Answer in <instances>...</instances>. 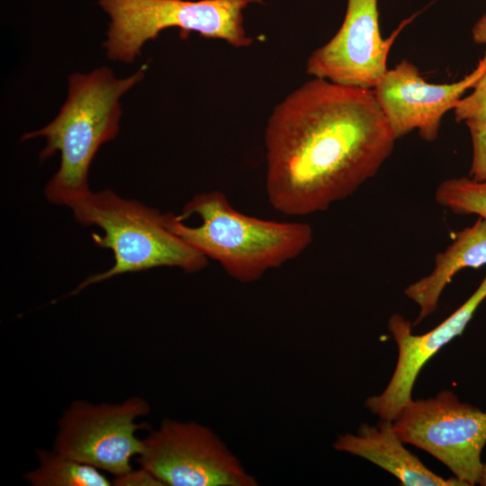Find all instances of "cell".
Returning a JSON list of instances; mask_svg holds the SVG:
<instances>
[{
	"label": "cell",
	"mask_w": 486,
	"mask_h": 486,
	"mask_svg": "<svg viewBox=\"0 0 486 486\" xmlns=\"http://www.w3.org/2000/svg\"><path fill=\"white\" fill-rule=\"evenodd\" d=\"M395 141L373 90L315 77L268 119V202L289 216L325 211L374 177Z\"/></svg>",
	"instance_id": "6da1fadb"
},
{
	"label": "cell",
	"mask_w": 486,
	"mask_h": 486,
	"mask_svg": "<svg viewBox=\"0 0 486 486\" xmlns=\"http://www.w3.org/2000/svg\"><path fill=\"white\" fill-rule=\"evenodd\" d=\"M163 217L170 231L241 283L256 282L268 270L294 259L313 238L310 224L247 215L221 191L199 194L179 215Z\"/></svg>",
	"instance_id": "7a4b0ae2"
},
{
	"label": "cell",
	"mask_w": 486,
	"mask_h": 486,
	"mask_svg": "<svg viewBox=\"0 0 486 486\" xmlns=\"http://www.w3.org/2000/svg\"><path fill=\"white\" fill-rule=\"evenodd\" d=\"M143 66L133 75L116 78L108 67L68 77V97L58 114L44 128L25 133L22 140L44 137L41 159L60 153V166L45 188L47 199L70 206L91 191L90 164L100 146L112 140L122 114L120 99L144 76Z\"/></svg>",
	"instance_id": "3957f363"
},
{
	"label": "cell",
	"mask_w": 486,
	"mask_h": 486,
	"mask_svg": "<svg viewBox=\"0 0 486 486\" xmlns=\"http://www.w3.org/2000/svg\"><path fill=\"white\" fill-rule=\"evenodd\" d=\"M69 208L79 223L104 230V235L94 233L92 238L97 246L112 249L114 256L110 269L89 276L71 294L124 273L159 266L194 273L208 264L207 257L166 228L163 214L112 191L90 192Z\"/></svg>",
	"instance_id": "277c9868"
},
{
	"label": "cell",
	"mask_w": 486,
	"mask_h": 486,
	"mask_svg": "<svg viewBox=\"0 0 486 486\" xmlns=\"http://www.w3.org/2000/svg\"><path fill=\"white\" fill-rule=\"evenodd\" d=\"M259 0H98L110 23L104 42L107 56L130 63L145 42L167 28H178L182 37L197 32L223 40L236 48L249 46L243 12Z\"/></svg>",
	"instance_id": "5b68a950"
},
{
	"label": "cell",
	"mask_w": 486,
	"mask_h": 486,
	"mask_svg": "<svg viewBox=\"0 0 486 486\" xmlns=\"http://www.w3.org/2000/svg\"><path fill=\"white\" fill-rule=\"evenodd\" d=\"M400 439L443 463L464 486L479 483L486 445V412L450 391L410 400L393 420Z\"/></svg>",
	"instance_id": "8992f818"
},
{
	"label": "cell",
	"mask_w": 486,
	"mask_h": 486,
	"mask_svg": "<svg viewBox=\"0 0 486 486\" xmlns=\"http://www.w3.org/2000/svg\"><path fill=\"white\" fill-rule=\"evenodd\" d=\"M137 463L168 486H256V479L208 427L164 418L142 439Z\"/></svg>",
	"instance_id": "52a82bcc"
},
{
	"label": "cell",
	"mask_w": 486,
	"mask_h": 486,
	"mask_svg": "<svg viewBox=\"0 0 486 486\" xmlns=\"http://www.w3.org/2000/svg\"><path fill=\"white\" fill-rule=\"evenodd\" d=\"M149 411L148 401L139 396L120 403L75 400L58 420L52 449L113 476L125 473L142 450L137 431L147 424L138 418Z\"/></svg>",
	"instance_id": "ba28073f"
},
{
	"label": "cell",
	"mask_w": 486,
	"mask_h": 486,
	"mask_svg": "<svg viewBox=\"0 0 486 486\" xmlns=\"http://www.w3.org/2000/svg\"><path fill=\"white\" fill-rule=\"evenodd\" d=\"M402 27L383 39L377 0H347L339 30L309 57L306 71L338 85L373 90L388 70V54Z\"/></svg>",
	"instance_id": "9c48e42d"
},
{
	"label": "cell",
	"mask_w": 486,
	"mask_h": 486,
	"mask_svg": "<svg viewBox=\"0 0 486 486\" xmlns=\"http://www.w3.org/2000/svg\"><path fill=\"white\" fill-rule=\"evenodd\" d=\"M485 70L482 58L461 80L436 85L427 82L413 63L402 59L387 70L373 91L396 140L418 129L424 140L432 142L438 136L445 113L454 110Z\"/></svg>",
	"instance_id": "30bf717a"
},
{
	"label": "cell",
	"mask_w": 486,
	"mask_h": 486,
	"mask_svg": "<svg viewBox=\"0 0 486 486\" xmlns=\"http://www.w3.org/2000/svg\"><path fill=\"white\" fill-rule=\"evenodd\" d=\"M486 299V276L474 292L447 319L423 335H413L412 325L400 314L388 320L398 346V360L384 391L365 401L381 419L395 420L411 398L415 381L426 363L453 338L461 335L480 304Z\"/></svg>",
	"instance_id": "8fae6325"
},
{
	"label": "cell",
	"mask_w": 486,
	"mask_h": 486,
	"mask_svg": "<svg viewBox=\"0 0 486 486\" xmlns=\"http://www.w3.org/2000/svg\"><path fill=\"white\" fill-rule=\"evenodd\" d=\"M333 446L374 463L405 486H464L455 477L445 479L430 471L403 446L392 420L381 419L376 425L362 424L356 434L338 436Z\"/></svg>",
	"instance_id": "7c38bea8"
},
{
	"label": "cell",
	"mask_w": 486,
	"mask_h": 486,
	"mask_svg": "<svg viewBox=\"0 0 486 486\" xmlns=\"http://www.w3.org/2000/svg\"><path fill=\"white\" fill-rule=\"evenodd\" d=\"M484 265L486 220L479 217L472 226L458 231L453 242L436 255L430 274L404 290L405 295L419 307V313L412 327L436 310L442 292L458 272L464 268L476 269Z\"/></svg>",
	"instance_id": "4fadbf2b"
},
{
	"label": "cell",
	"mask_w": 486,
	"mask_h": 486,
	"mask_svg": "<svg viewBox=\"0 0 486 486\" xmlns=\"http://www.w3.org/2000/svg\"><path fill=\"white\" fill-rule=\"evenodd\" d=\"M38 465L24 474L32 486H109L103 471L58 454L55 450L35 451Z\"/></svg>",
	"instance_id": "5bb4252c"
},
{
	"label": "cell",
	"mask_w": 486,
	"mask_h": 486,
	"mask_svg": "<svg viewBox=\"0 0 486 486\" xmlns=\"http://www.w3.org/2000/svg\"><path fill=\"white\" fill-rule=\"evenodd\" d=\"M435 200L455 214H475L486 220V180L469 176L446 179L436 187Z\"/></svg>",
	"instance_id": "9a60e30c"
},
{
	"label": "cell",
	"mask_w": 486,
	"mask_h": 486,
	"mask_svg": "<svg viewBox=\"0 0 486 486\" xmlns=\"http://www.w3.org/2000/svg\"><path fill=\"white\" fill-rule=\"evenodd\" d=\"M465 123L472 145V158L468 176L475 181L486 180V119H471Z\"/></svg>",
	"instance_id": "2e32d148"
},
{
	"label": "cell",
	"mask_w": 486,
	"mask_h": 486,
	"mask_svg": "<svg viewBox=\"0 0 486 486\" xmlns=\"http://www.w3.org/2000/svg\"><path fill=\"white\" fill-rule=\"evenodd\" d=\"M483 58L486 60V50ZM472 88L473 91L463 97L454 110L456 122L486 119V70Z\"/></svg>",
	"instance_id": "e0dca14e"
},
{
	"label": "cell",
	"mask_w": 486,
	"mask_h": 486,
	"mask_svg": "<svg viewBox=\"0 0 486 486\" xmlns=\"http://www.w3.org/2000/svg\"><path fill=\"white\" fill-rule=\"evenodd\" d=\"M112 485L116 486H163V482L147 469L140 467L113 476Z\"/></svg>",
	"instance_id": "ac0fdd59"
},
{
	"label": "cell",
	"mask_w": 486,
	"mask_h": 486,
	"mask_svg": "<svg viewBox=\"0 0 486 486\" xmlns=\"http://www.w3.org/2000/svg\"><path fill=\"white\" fill-rule=\"evenodd\" d=\"M472 34L475 43L486 44V14L476 22L472 28Z\"/></svg>",
	"instance_id": "d6986e66"
},
{
	"label": "cell",
	"mask_w": 486,
	"mask_h": 486,
	"mask_svg": "<svg viewBox=\"0 0 486 486\" xmlns=\"http://www.w3.org/2000/svg\"><path fill=\"white\" fill-rule=\"evenodd\" d=\"M479 484L482 486H486V464H483V469L479 481Z\"/></svg>",
	"instance_id": "ffe728a7"
}]
</instances>
